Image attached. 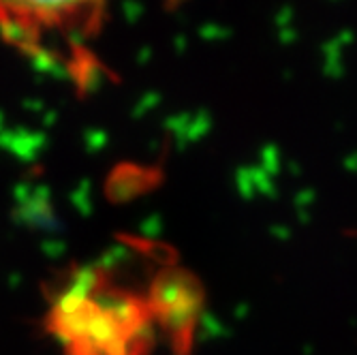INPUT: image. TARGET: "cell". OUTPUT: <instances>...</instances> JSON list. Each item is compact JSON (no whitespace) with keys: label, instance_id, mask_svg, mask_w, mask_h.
<instances>
[{"label":"cell","instance_id":"277c9868","mask_svg":"<svg viewBox=\"0 0 357 355\" xmlns=\"http://www.w3.org/2000/svg\"><path fill=\"white\" fill-rule=\"evenodd\" d=\"M160 180L158 172H152L150 167H142V165H131L124 163L118 165L112 176L107 178L105 184V192L107 197L116 204H124L131 202L144 192H148L150 188H154Z\"/></svg>","mask_w":357,"mask_h":355},{"label":"cell","instance_id":"6da1fadb","mask_svg":"<svg viewBox=\"0 0 357 355\" xmlns=\"http://www.w3.org/2000/svg\"><path fill=\"white\" fill-rule=\"evenodd\" d=\"M112 0H0V39L79 88L101 75L99 41Z\"/></svg>","mask_w":357,"mask_h":355},{"label":"cell","instance_id":"3957f363","mask_svg":"<svg viewBox=\"0 0 357 355\" xmlns=\"http://www.w3.org/2000/svg\"><path fill=\"white\" fill-rule=\"evenodd\" d=\"M146 302L152 319L169 334L176 355H186L204 306L199 280L182 268H165L152 280Z\"/></svg>","mask_w":357,"mask_h":355},{"label":"cell","instance_id":"7a4b0ae2","mask_svg":"<svg viewBox=\"0 0 357 355\" xmlns=\"http://www.w3.org/2000/svg\"><path fill=\"white\" fill-rule=\"evenodd\" d=\"M152 324L146 298L112 287L94 270L77 272L47 315V330L67 355H148Z\"/></svg>","mask_w":357,"mask_h":355}]
</instances>
